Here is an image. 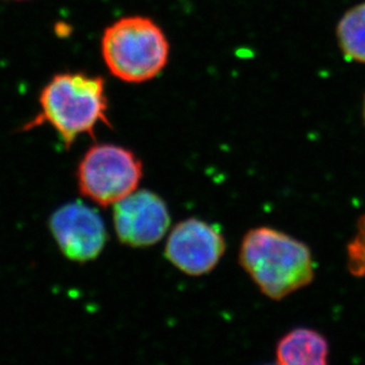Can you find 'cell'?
Returning a JSON list of instances; mask_svg holds the SVG:
<instances>
[{
  "label": "cell",
  "mask_w": 365,
  "mask_h": 365,
  "mask_svg": "<svg viewBox=\"0 0 365 365\" xmlns=\"http://www.w3.org/2000/svg\"><path fill=\"white\" fill-rule=\"evenodd\" d=\"M102 56L118 80L143 83L159 76L165 69L169 43L152 19L141 16L121 18L106 29Z\"/></svg>",
  "instance_id": "3"
},
{
  "label": "cell",
  "mask_w": 365,
  "mask_h": 365,
  "mask_svg": "<svg viewBox=\"0 0 365 365\" xmlns=\"http://www.w3.org/2000/svg\"><path fill=\"white\" fill-rule=\"evenodd\" d=\"M336 38L348 62L365 64V1L345 11L336 26Z\"/></svg>",
  "instance_id": "9"
},
{
  "label": "cell",
  "mask_w": 365,
  "mask_h": 365,
  "mask_svg": "<svg viewBox=\"0 0 365 365\" xmlns=\"http://www.w3.org/2000/svg\"><path fill=\"white\" fill-rule=\"evenodd\" d=\"M114 226L122 244L149 247L163 240L170 226V215L159 195L150 190H135L115 203Z\"/></svg>",
  "instance_id": "7"
},
{
  "label": "cell",
  "mask_w": 365,
  "mask_h": 365,
  "mask_svg": "<svg viewBox=\"0 0 365 365\" xmlns=\"http://www.w3.org/2000/svg\"><path fill=\"white\" fill-rule=\"evenodd\" d=\"M142 176L143 165L138 156L116 145H93L77 169L81 194L103 207L134 193Z\"/></svg>",
  "instance_id": "4"
},
{
  "label": "cell",
  "mask_w": 365,
  "mask_h": 365,
  "mask_svg": "<svg viewBox=\"0 0 365 365\" xmlns=\"http://www.w3.org/2000/svg\"><path fill=\"white\" fill-rule=\"evenodd\" d=\"M226 252L220 230L195 217L176 225L165 244V258L188 276L200 277L217 267Z\"/></svg>",
  "instance_id": "5"
},
{
  "label": "cell",
  "mask_w": 365,
  "mask_h": 365,
  "mask_svg": "<svg viewBox=\"0 0 365 365\" xmlns=\"http://www.w3.org/2000/svg\"><path fill=\"white\" fill-rule=\"evenodd\" d=\"M239 262L269 299H284L314 278L309 246L276 228L250 230L242 239Z\"/></svg>",
  "instance_id": "1"
},
{
  "label": "cell",
  "mask_w": 365,
  "mask_h": 365,
  "mask_svg": "<svg viewBox=\"0 0 365 365\" xmlns=\"http://www.w3.org/2000/svg\"><path fill=\"white\" fill-rule=\"evenodd\" d=\"M349 269L355 276L365 274V215L359 222L356 238L349 244Z\"/></svg>",
  "instance_id": "10"
},
{
  "label": "cell",
  "mask_w": 365,
  "mask_h": 365,
  "mask_svg": "<svg viewBox=\"0 0 365 365\" xmlns=\"http://www.w3.org/2000/svg\"><path fill=\"white\" fill-rule=\"evenodd\" d=\"M41 113L25 124L30 130L41 124H50L69 149L83 134L96 138L100 123L111 128L108 118L106 83L101 77L86 73H58L41 90Z\"/></svg>",
  "instance_id": "2"
},
{
  "label": "cell",
  "mask_w": 365,
  "mask_h": 365,
  "mask_svg": "<svg viewBox=\"0 0 365 365\" xmlns=\"http://www.w3.org/2000/svg\"><path fill=\"white\" fill-rule=\"evenodd\" d=\"M48 227L66 259L93 262L107 244V228L97 210L81 202L61 207L52 214Z\"/></svg>",
  "instance_id": "6"
},
{
  "label": "cell",
  "mask_w": 365,
  "mask_h": 365,
  "mask_svg": "<svg viewBox=\"0 0 365 365\" xmlns=\"http://www.w3.org/2000/svg\"><path fill=\"white\" fill-rule=\"evenodd\" d=\"M362 115H363V122H364V125H365V95H364V100H363V111H362Z\"/></svg>",
  "instance_id": "11"
},
{
  "label": "cell",
  "mask_w": 365,
  "mask_h": 365,
  "mask_svg": "<svg viewBox=\"0 0 365 365\" xmlns=\"http://www.w3.org/2000/svg\"><path fill=\"white\" fill-rule=\"evenodd\" d=\"M276 357L277 363L282 365H324L329 343L318 331L298 327L278 341Z\"/></svg>",
  "instance_id": "8"
}]
</instances>
